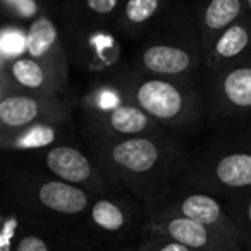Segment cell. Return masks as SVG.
<instances>
[{
  "mask_svg": "<svg viewBox=\"0 0 251 251\" xmlns=\"http://www.w3.org/2000/svg\"><path fill=\"white\" fill-rule=\"evenodd\" d=\"M84 147L110 177L136 188L157 184L186 167L189 155L171 134L105 138L81 133Z\"/></svg>",
  "mask_w": 251,
  "mask_h": 251,
  "instance_id": "cell-1",
  "label": "cell"
},
{
  "mask_svg": "<svg viewBox=\"0 0 251 251\" xmlns=\"http://www.w3.org/2000/svg\"><path fill=\"white\" fill-rule=\"evenodd\" d=\"M108 76L121 86L127 100L147 112L169 133H188L206 119L201 81L148 76L127 66Z\"/></svg>",
  "mask_w": 251,
  "mask_h": 251,
  "instance_id": "cell-2",
  "label": "cell"
},
{
  "mask_svg": "<svg viewBox=\"0 0 251 251\" xmlns=\"http://www.w3.org/2000/svg\"><path fill=\"white\" fill-rule=\"evenodd\" d=\"M203 60L198 18L181 12L151 31L133 53L129 66L148 76L198 79L203 74Z\"/></svg>",
  "mask_w": 251,
  "mask_h": 251,
  "instance_id": "cell-3",
  "label": "cell"
},
{
  "mask_svg": "<svg viewBox=\"0 0 251 251\" xmlns=\"http://www.w3.org/2000/svg\"><path fill=\"white\" fill-rule=\"evenodd\" d=\"M189 174L203 188L251 189V117L222 121V127L189 164Z\"/></svg>",
  "mask_w": 251,
  "mask_h": 251,
  "instance_id": "cell-4",
  "label": "cell"
},
{
  "mask_svg": "<svg viewBox=\"0 0 251 251\" xmlns=\"http://www.w3.org/2000/svg\"><path fill=\"white\" fill-rule=\"evenodd\" d=\"M206 119L237 121L251 117V55L213 73H203Z\"/></svg>",
  "mask_w": 251,
  "mask_h": 251,
  "instance_id": "cell-5",
  "label": "cell"
},
{
  "mask_svg": "<svg viewBox=\"0 0 251 251\" xmlns=\"http://www.w3.org/2000/svg\"><path fill=\"white\" fill-rule=\"evenodd\" d=\"M79 101L73 95H36L11 90L0 93V133L49 119H71Z\"/></svg>",
  "mask_w": 251,
  "mask_h": 251,
  "instance_id": "cell-6",
  "label": "cell"
},
{
  "mask_svg": "<svg viewBox=\"0 0 251 251\" xmlns=\"http://www.w3.org/2000/svg\"><path fill=\"white\" fill-rule=\"evenodd\" d=\"M114 26L66 28V47L71 62L90 73H114L121 60V43Z\"/></svg>",
  "mask_w": 251,
  "mask_h": 251,
  "instance_id": "cell-7",
  "label": "cell"
},
{
  "mask_svg": "<svg viewBox=\"0 0 251 251\" xmlns=\"http://www.w3.org/2000/svg\"><path fill=\"white\" fill-rule=\"evenodd\" d=\"M36 157L40 164L47 169L49 174L60 179L64 182L81 188L88 193V189H98L107 184V179L110 177L97 160L90 153L88 148L79 147L77 143H66L59 147H52L49 150L31 153Z\"/></svg>",
  "mask_w": 251,
  "mask_h": 251,
  "instance_id": "cell-8",
  "label": "cell"
},
{
  "mask_svg": "<svg viewBox=\"0 0 251 251\" xmlns=\"http://www.w3.org/2000/svg\"><path fill=\"white\" fill-rule=\"evenodd\" d=\"M81 133L105 138H138L171 134L164 126L151 119L133 101L121 105L107 114L81 115Z\"/></svg>",
  "mask_w": 251,
  "mask_h": 251,
  "instance_id": "cell-9",
  "label": "cell"
},
{
  "mask_svg": "<svg viewBox=\"0 0 251 251\" xmlns=\"http://www.w3.org/2000/svg\"><path fill=\"white\" fill-rule=\"evenodd\" d=\"M76 126L71 119H49L0 133V148L5 153H38L52 147L76 143Z\"/></svg>",
  "mask_w": 251,
  "mask_h": 251,
  "instance_id": "cell-10",
  "label": "cell"
},
{
  "mask_svg": "<svg viewBox=\"0 0 251 251\" xmlns=\"http://www.w3.org/2000/svg\"><path fill=\"white\" fill-rule=\"evenodd\" d=\"M26 55L33 57L69 83V53L53 12L40 16L26 29Z\"/></svg>",
  "mask_w": 251,
  "mask_h": 251,
  "instance_id": "cell-11",
  "label": "cell"
},
{
  "mask_svg": "<svg viewBox=\"0 0 251 251\" xmlns=\"http://www.w3.org/2000/svg\"><path fill=\"white\" fill-rule=\"evenodd\" d=\"M18 90L36 95H69V83L29 55H21L2 64L0 93Z\"/></svg>",
  "mask_w": 251,
  "mask_h": 251,
  "instance_id": "cell-12",
  "label": "cell"
},
{
  "mask_svg": "<svg viewBox=\"0 0 251 251\" xmlns=\"http://www.w3.org/2000/svg\"><path fill=\"white\" fill-rule=\"evenodd\" d=\"M251 55V14L246 12L234 25L224 29L203 60V73L220 71Z\"/></svg>",
  "mask_w": 251,
  "mask_h": 251,
  "instance_id": "cell-13",
  "label": "cell"
},
{
  "mask_svg": "<svg viewBox=\"0 0 251 251\" xmlns=\"http://www.w3.org/2000/svg\"><path fill=\"white\" fill-rule=\"evenodd\" d=\"M33 191L35 200L50 212L60 215H77L90 206V193L57 177H40L26 182Z\"/></svg>",
  "mask_w": 251,
  "mask_h": 251,
  "instance_id": "cell-14",
  "label": "cell"
},
{
  "mask_svg": "<svg viewBox=\"0 0 251 251\" xmlns=\"http://www.w3.org/2000/svg\"><path fill=\"white\" fill-rule=\"evenodd\" d=\"M171 0H122L114 29L121 36L136 40L155 28V23L167 11Z\"/></svg>",
  "mask_w": 251,
  "mask_h": 251,
  "instance_id": "cell-15",
  "label": "cell"
},
{
  "mask_svg": "<svg viewBox=\"0 0 251 251\" xmlns=\"http://www.w3.org/2000/svg\"><path fill=\"white\" fill-rule=\"evenodd\" d=\"M248 12L246 0H205L198 16V33L203 59L217 36Z\"/></svg>",
  "mask_w": 251,
  "mask_h": 251,
  "instance_id": "cell-16",
  "label": "cell"
},
{
  "mask_svg": "<svg viewBox=\"0 0 251 251\" xmlns=\"http://www.w3.org/2000/svg\"><path fill=\"white\" fill-rule=\"evenodd\" d=\"M122 0H67L62 7L64 28L114 26Z\"/></svg>",
  "mask_w": 251,
  "mask_h": 251,
  "instance_id": "cell-17",
  "label": "cell"
},
{
  "mask_svg": "<svg viewBox=\"0 0 251 251\" xmlns=\"http://www.w3.org/2000/svg\"><path fill=\"white\" fill-rule=\"evenodd\" d=\"M127 97L110 76H105L93 81L86 93L79 100L81 115H98L107 114L121 105L127 103Z\"/></svg>",
  "mask_w": 251,
  "mask_h": 251,
  "instance_id": "cell-18",
  "label": "cell"
},
{
  "mask_svg": "<svg viewBox=\"0 0 251 251\" xmlns=\"http://www.w3.org/2000/svg\"><path fill=\"white\" fill-rule=\"evenodd\" d=\"M176 212H177L176 217H186V219H191L206 227L217 226L222 219V208H220L219 201L206 193H189V195H186L179 201Z\"/></svg>",
  "mask_w": 251,
  "mask_h": 251,
  "instance_id": "cell-19",
  "label": "cell"
},
{
  "mask_svg": "<svg viewBox=\"0 0 251 251\" xmlns=\"http://www.w3.org/2000/svg\"><path fill=\"white\" fill-rule=\"evenodd\" d=\"M169 236L188 248H203L208 243V227L186 217H172L165 226Z\"/></svg>",
  "mask_w": 251,
  "mask_h": 251,
  "instance_id": "cell-20",
  "label": "cell"
},
{
  "mask_svg": "<svg viewBox=\"0 0 251 251\" xmlns=\"http://www.w3.org/2000/svg\"><path fill=\"white\" fill-rule=\"evenodd\" d=\"M90 217L95 226L100 229L115 232L122 229L126 224V212L115 200L112 198H98L93 201L90 208Z\"/></svg>",
  "mask_w": 251,
  "mask_h": 251,
  "instance_id": "cell-21",
  "label": "cell"
},
{
  "mask_svg": "<svg viewBox=\"0 0 251 251\" xmlns=\"http://www.w3.org/2000/svg\"><path fill=\"white\" fill-rule=\"evenodd\" d=\"M52 0H0L4 14L19 25H31L40 16L50 12Z\"/></svg>",
  "mask_w": 251,
  "mask_h": 251,
  "instance_id": "cell-22",
  "label": "cell"
},
{
  "mask_svg": "<svg viewBox=\"0 0 251 251\" xmlns=\"http://www.w3.org/2000/svg\"><path fill=\"white\" fill-rule=\"evenodd\" d=\"M16 251H49L45 241L38 236H26L25 239L19 241Z\"/></svg>",
  "mask_w": 251,
  "mask_h": 251,
  "instance_id": "cell-23",
  "label": "cell"
},
{
  "mask_svg": "<svg viewBox=\"0 0 251 251\" xmlns=\"http://www.w3.org/2000/svg\"><path fill=\"white\" fill-rule=\"evenodd\" d=\"M16 219H9L4 226V232H2V251L9 250V237L14 236L16 232Z\"/></svg>",
  "mask_w": 251,
  "mask_h": 251,
  "instance_id": "cell-24",
  "label": "cell"
},
{
  "mask_svg": "<svg viewBox=\"0 0 251 251\" xmlns=\"http://www.w3.org/2000/svg\"><path fill=\"white\" fill-rule=\"evenodd\" d=\"M160 251H189V248L184 246V244H181V243H176V241H174V243L165 244Z\"/></svg>",
  "mask_w": 251,
  "mask_h": 251,
  "instance_id": "cell-25",
  "label": "cell"
},
{
  "mask_svg": "<svg viewBox=\"0 0 251 251\" xmlns=\"http://www.w3.org/2000/svg\"><path fill=\"white\" fill-rule=\"evenodd\" d=\"M246 215H248V222L251 224V195L248 198V203H246Z\"/></svg>",
  "mask_w": 251,
  "mask_h": 251,
  "instance_id": "cell-26",
  "label": "cell"
},
{
  "mask_svg": "<svg viewBox=\"0 0 251 251\" xmlns=\"http://www.w3.org/2000/svg\"><path fill=\"white\" fill-rule=\"evenodd\" d=\"M246 7H248V12L251 14V0H246Z\"/></svg>",
  "mask_w": 251,
  "mask_h": 251,
  "instance_id": "cell-27",
  "label": "cell"
}]
</instances>
